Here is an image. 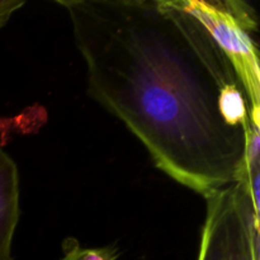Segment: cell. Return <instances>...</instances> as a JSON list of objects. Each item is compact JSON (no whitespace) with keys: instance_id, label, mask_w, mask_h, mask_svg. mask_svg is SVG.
<instances>
[{"instance_id":"6da1fadb","label":"cell","mask_w":260,"mask_h":260,"mask_svg":"<svg viewBox=\"0 0 260 260\" xmlns=\"http://www.w3.org/2000/svg\"><path fill=\"white\" fill-rule=\"evenodd\" d=\"M88 74V95L198 194L245 178L249 102L205 27L174 0H58Z\"/></svg>"},{"instance_id":"7a4b0ae2","label":"cell","mask_w":260,"mask_h":260,"mask_svg":"<svg viewBox=\"0 0 260 260\" xmlns=\"http://www.w3.org/2000/svg\"><path fill=\"white\" fill-rule=\"evenodd\" d=\"M207 29L233 65L249 102V117L260 124L258 17L241 0H174Z\"/></svg>"},{"instance_id":"3957f363","label":"cell","mask_w":260,"mask_h":260,"mask_svg":"<svg viewBox=\"0 0 260 260\" xmlns=\"http://www.w3.org/2000/svg\"><path fill=\"white\" fill-rule=\"evenodd\" d=\"M197 260H260L259 215L246 178L205 197Z\"/></svg>"},{"instance_id":"277c9868","label":"cell","mask_w":260,"mask_h":260,"mask_svg":"<svg viewBox=\"0 0 260 260\" xmlns=\"http://www.w3.org/2000/svg\"><path fill=\"white\" fill-rule=\"evenodd\" d=\"M19 173L0 147V260H13L12 244L19 222Z\"/></svg>"},{"instance_id":"5b68a950","label":"cell","mask_w":260,"mask_h":260,"mask_svg":"<svg viewBox=\"0 0 260 260\" xmlns=\"http://www.w3.org/2000/svg\"><path fill=\"white\" fill-rule=\"evenodd\" d=\"M63 256L60 260H118L119 251L116 244L101 248H81L79 241L68 238L62 243Z\"/></svg>"},{"instance_id":"8992f818","label":"cell","mask_w":260,"mask_h":260,"mask_svg":"<svg viewBox=\"0 0 260 260\" xmlns=\"http://www.w3.org/2000/svg\"><path fill=\"white\" fill-rule=\"evenodd\" d=\"M25 3L22 0H0V28L4 27L19 8H22Z\"/></svg>"}]
</instances>
